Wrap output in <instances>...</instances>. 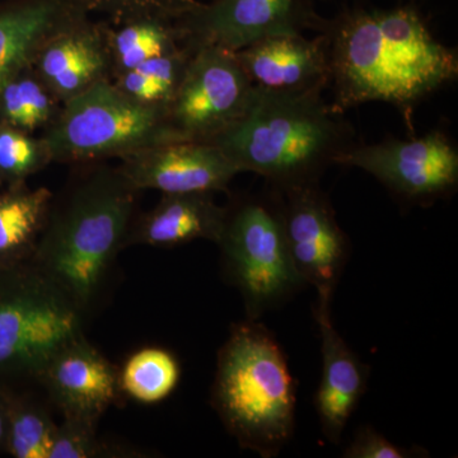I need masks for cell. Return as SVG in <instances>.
<instances>
[{
    "label": "cell",
    "mask_w": 458,
    "mask_h": 458,
    "mask_svg": "<svg viewBox=\"0 0 458 458\" xmlns=\"http://www.w3.org/2000/svg\"><path fill=\"white\" fill-rule=\"evenodd\" d=\"M213 401L246 450L271 458L291 441L293 377L278 342L256 319L234 327L219 352Z\"/></svg>",
    "instance_id": "4"
},
{
    "label": "cell",
    "mask_w": 458,
    "mask_h": 458,
    "mask_svg": "<svg viewBox=\"0 0 458 458\" xmlns=\"http://www.w3.org/2000/svg\"><path fill=\"white\" fill-rule=\"evenodd\" d=\"M8 433V403L4 390L0 388V452H5Z\"/></svg>",
    "instance_id": "29"
},
{
    "label": "cell",
    "mask_w": 458,
    "mask_h": 458,
    "mask_svg": "<svg viewBox=\"0 0 458 458\" xmlns=\"http://www.w3.org/2000/svg\"><path fill=\"white\" fill-rule=\"evenodd\" d=\"M44 138L0 123V180L3 186L25 183L32 174L51 164Z\"/></svg>",
    "instance_id": "25"
},
{
    "label": "cell",
    "mask_w": 458,
    "mask_h": 458,
    "mask_svg": "<svg viewBox=\"0 0 458 458\" xmlns=\"http://www.w3.org/2000/svg\"><path fill=\"white\" fill-rule=\"evenodd\" d=\"M138 190L119 168L99 167L51 204L31 260L80 307L98 291L134 212Z\"/></svg>",
    "instance_id": "3"
},
{
    "label": "cell",
    "mask_w": 458,
    "mask_h": 458,
    "mask_svg": "<svg viewBox=\"0 0 458 458\" xmlns=\"http://www.w3.org/2000/svg\"><path fill=\"white\" fill-rule=\"evenodd\" d=\"M192 53L194 49L185 45L174 53L148 60L137 68L111 78V82L134 101L164 108L167 113Z\"/></svg>",
    "instance_id": "22"
},
{
    "label": "cell",
    "mask_w": 458,
    "mask_h": 458,
    "mask_svg": "<svg viewBox=\"0 0 458 458\" xmlns=\"http://www.w3.org/2000/svg\"><path fill=\"white\" fill-rule=\"evenodd\" d=\"M2 388V387H0ZM8 403L5 454L16 458H49L56 427L35 403L3 388Z\"/></svg>",
    "instance_id": "24"
},
{
    "label": "cell",
    "mask_w": 458,
    "mask_h": 458,
    "mask_svg": "<svg viewBox=\"0 0 458 458\" xmlns=\"http://www.w3.org/2000/svg\"><path fill=\"white\" fill-rule=\"evenodd\" d=\"M201 2H209V0H201Z\"/></svg>",
    "instance_id": "31"
},
{
    "label": "cell",
    "mask_w": 458,
    "mask_h": 458,
    "mask_svg": "<svg viewBox=\"0 0 458 458\" xmlns=\"http://www.w3.org/2000/svg\"><path fill=\"white\" fill-rule=\"evenodd\" d=\"M119 381L132 399L157 403L170 396L179 384V361L164 349H143L126 361Z\"/></svg>",
    "instance_id": "23"
},
{
    "label": "cell",
    "mask_w": 458,
    "mask_h": 458,
    "mask_svg": "<svg viewBox=\"0 0 458 458\" xmlns=\"http://www.w3.org/2000/svg\"><path fill=\"white\" fill-rule=\"evenodd\" d=\"M81 307L29 261L0 267V387L40 376L81 337Z\"/></svg>",
    "instance_id": "5"
},
{
    "label": "cell",
    "mask_w": 458,
    "mask_h": 458,
    "mask_svg": "<svg viewBox=\"0 0 458 458\" xmlns=\"http://www.w3.org/2000/svg\"><path fill=\"white\" fill-rule=\"evenodd\" d=\"M32 66L63 105L110 80L104 22L87 16L63 27L45 41Z\"/></svg>",
    "instance_id": "13"
},
{
    "label": "cell",
    "mask_w": 458,
    "mask_h": 458,
    "mask_svg": "<svg viewBox=\"0 0 458 458\" xmlns=\"http://www.w3.org/2000/svg\"><path fill=\"white\" fill-rule=\"evenodd\" d=\"M95 421L65 417L64 423L56 427L51 443L49 458H89L98 454Z\"/></svg>",
    "instance_id": "27"
},
{
    "label": "cell",
    "mask_w": 458,
    "mask_h": 458,
    "mask_svg": "<svg viewBox=\"0 0 458 458\" xmlns=\"http://www.w3.org/2000/svg\"><path fill=\"white\" fill-rule=\"evenodd\" d=\"M322 92L255 86L242 116L209 143L241 171L260 174L278 191L319 183L327 168L355 146L351 123Z\"/></svg>",
    "instance_id": "2"
},
{
    "label": "cell",
    "mask_w": 458,
    "mask_h": 458,
    "mask_svg": "<svg viewBox=\"0 0 458 458\" xmlns=\"http://www.w3.org/2000/svg\"><path fill=\"white\" fill-rule=\"evenodd\" d=\"M53 194L25 183L0 189V267L31 260L49 216Z\"/></svg>",
    "instance_id": "19"
},
{
    "label": "cell",
    "mask_w": 458,
    "mask_h": 458,
    "mask_svg": "<svg viewBox=\"0 0 458 458\" xmlns=\"http://www.w3.org/2000/svg\"><path fill=\"white\" fill-rule=\"evenodd\" d=\"M0 189H3V182H2V180H0Z\"/></svg>",
    "instance_id": "30"
},
{
    "label": "cell",
    "mask_w": 458,
    "mask_h": 458,
    "mask_svg": "<svg viewBox=\"0 0 458 458\" xmlns=\"http://www.w3.org/2000/svg\"><path fill=\"white\" fill-rule=\"evenodd\" d=\"M336 165L366 171L394 195L412 203H433L451 195L458 183L457 148L441 131L410 140L355 144Z\"/></svg>",
    "instance_id": "9"
},
{
    "label": "cell",
    "mask_w": 458,
    "mask_h": 458,
    "mask_svg": "<svg viewBox=\"0 0 458 458\" xmlns=\"http://www.w3.org/2000/svg\"><path fill=\"white\" fill-rule=\"evenodd\" d=\"M322 21L316 0H209L174 22L191 49L237 51L270 36L318 32Z\"/></svg>",
    "instance_id": "10"
},
{
    "label": "cell",
    "mask_w": 458,
    "mask_h": 458,
    "mask_svg": "<svg viewBox=\"0 0 458 458\" xmlns=\"http://www.w3.org/2000/svg\"><path fill=\"white\" fill-rule=\"evenodd\" d=\"M90 13L105 14L107 22L119 23L140 18L177 21L201 4V0H87Z\"/></svg>",
    "instance_id": "26"
},
{
    "label": "cell",
    "mask_w": 458,
    "mask_h": 458,
    "mask_svg": "<svg viewBox=\"0 0 458 458\" xmlns=\"http://www.w3.org/2000/svg\"><path fill=\"white\" fill-rule=\"evenodd\" d=\"M119 170L132 188L164 194L227 190L240 168L209 141H170L120 158Z\"/></svg>",
    "instance_id": "12"
},
{
    "label": "cell",
    "mask_w": 458,
    "mask_h": 458,
    "mask_svg": "<svg viewBox=\"0 0 458 458\" xmlns=\"http://www.w3.org/2000/svg\"><path fill=\"white\" fill-rule=\"evenodd\" d=\"M328 63L331 107L344 114L367 102H385L410 114L458 74L456 51L434 38L412 4L352 8L319 26Z\"/></svg>",
    "instance_id": "1"
},
{
    "label": "cell",
    "mask_w": 458,
    "mask_h": 458,
    "mask_svg": "<svg viewBox=\"0 0 458 458\" xmlns=\"http://www.w3.org/2000/svg\"><path fill=\"white\" fill-rule=\"evenodd\" d=\"M346 458H405L411 456V451L401 448L388 441L384 434L370 427L360 428L354 439L344 451Z\"/></svg>",
    "instance_id": "28"
},
{
    "label": "cell",
    "mask_w": 458,
    "mask_h": 458,
    "mask_svg": "<svg viewBox=\"0 0 458 458\" xmlns=\"http://www.w3.org/2000/svg\"><path fill=\"white\" fill-rule=\"evenodd\" d=\"M278 192L295 270L304 284L315 286L318 302L331 303L351 254L348 237L337 223L333 204L319 183Z\"/></svg>",
    "instance_id": "11"
},
{
    "label": "cell",
    "mask_w": 458,
    "mask_h": 458,
    "mask_svg": "<svg viewBox=\"0 0 458 458\" xmlns=\"http://www.w3.org/2000/svg\"><path fill=\"white\" fill-rule=\"evenodd\" d=\"M87 0H7L0 4V87L32 66L47 38L89 16Z\"/></svg>",
    "instance_id": "17"
},
{
    "label": "cell",
    "mask_w": 458,
    "mask_h": 458,
    "mask_svg": "<svg viewBox=\"0 0 458 458\" xmlns=\"http://www.w3.org/2000/svg\"><path fill=\"white\" fill-rule=\"evenodd\" d=\"M111 63V78L137 68L148 60L185 47L174 21L140 18L125 22H104Z\"/></svg>",
    "instance_id": "20"
},
{
    "label": "cell",
    "mask_w": 458,
    "mask_h": 458,
    "mask_svg": "<svg viewBox=\"0 0 458 458\" xmlns=\"http://www.w3.org/2000/svg\"><path fill=\"white\" fill-rule=\"evenodd\" d=\"M63 104L33 66L18 72L0 87V123L36 134L59 116Z\"/></svg>",
    "instance_id": "21"
},
{
    "label": "cell",
    "mask_w": 458,
    "mask_h": 458,
    "mask_svg": "<svg viewBox=\"0 0 458 458\" xmlns=\"http://www.w3.org/2000/svg\"><path fill=\"white\" fill-rule=\"evenodd\" d=\"M233 53L260 89L294 92L328 86L327 47L319 33L313 38L302 33L270 36Z\"/></svg>",
    "instance_id": "14"
},
{
    "label": "cell",
    "mask_w": 458,
    "mask_h": 458,
    "mask_svg": "<svg viewBox=\"0 0 458 458\" xmlns=\"http://www.w3.org/2000/svg\"><path fill=\"white\" fill-rule=\"evenodd\" d=\"M255 86L233 51L195 47L167 120L181 140L212 141L245 113Z\"/></svg>",
    "instance_id": "8"
},
{
    "label": "cell",
    "mask_w": 458,
    "mask_h": 458,
    "mask_svg": "<svg viewBox=\"0 0 458 458\" xmlns=\"http://www.w3.org/2000/svg\"><path fill=\"white\" fill-rule=\"evenodd\" d=\"M218 245L250 319L279 306L304 284L289 254L276 190L269 188L227 209Z\"/></svg>",
    "instance_id": "7"
},
{
    "label": "cell",
    "mask_w": 458,
    "mask_h": 458,
    "mask_svg": "<svg viewBox=\"0 0 458 458\" xmlns=\"http://www.w3.org/2000/svg\"><path fill=\"white\" fill-rule=\"evenodd\" d=\"M330 304L318 302L316 309L321 337L322 377L315 406L322 433L328 442L337 445L366 391L369 369L337 333Z\"/></svg>",
    "instance_id": "16"
},
{
    "label": "cell",
    "mask_w": 458,
    "mask_h": 458,
    "mask_svg": "<svg viewBox=\"0 0 458 458\" xmlns=\"http://www.w3.org/2000/svg\"><path fill=\"white\" fill-rule=\"evenodd\" d=\"M41 376L65 417L89 421L114 403L120 386L114 367L82 336L57 352Z\"/></svg>",
    "instance_id": "15"
},
{
    "label": "cell",
    "mask_w": 458,
    "mask_h": 458,
    "mask_svg": "<svg viewBox=\"0 0 458 458\" xmlns=\"http://www.w3.org/2000/svg\"><path fill=\"white\" fill-rule=\"evenodd\" d=\"M227 208L214 201L212 192L164 194L141 218L132 241L149 246L171 247L195 240L219 242Z\"/></svg>",
    "instance_id": "18"
},
{
    "label": "cell",
    "mask_w": 458,
    "mask_h": 458,
    "mask_svg": "<svg viewBox=\"0 0 458 458\" xmlns=\"http://www.w3.org/2000/svg\"><path fill=\"white\" fill-rule=\"evenodd\" d=\"M53 162L89 164L123 158L157 144L182 141L164 108L147 106L99 81L63 105L53 125L41 132Z\"/></svg>",
    "instance_id": "6"
}]
</instances>
